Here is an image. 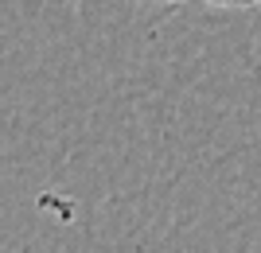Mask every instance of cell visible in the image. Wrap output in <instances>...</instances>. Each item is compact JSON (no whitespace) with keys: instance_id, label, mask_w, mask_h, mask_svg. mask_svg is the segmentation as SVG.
Here are the masks:
<instances>
[{"instance_id":"cell-2","label":"cell","mask_w":261,"mask_h":253,"mask_svg":"<svg viewBox=\"0 0 261 253\" xmlns=\"http://www.w3.org/2000/svg\"><path fill=\"white\" fill-rule=\"evenodd\" d=\"M156 4H179V0H156Z\"/></svg>"},{"instance_id":"cell-1","label":"cell","mask_w":261,"mask_h":253,"mask_svg":"<svg viewBox=\"0 0 261 253\" xmlns=\"http://www.w3.org/2000/svg\"><path fill=\"white\" fill-rule=\"evenodd\" d=\"M211 8H257L261 0H203Z\"/></svg>"}]
</instances>
